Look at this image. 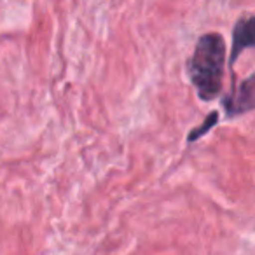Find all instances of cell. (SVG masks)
<instances>
[{
    "instance_id": "1",
    "label": "cell",
    "mask_w": 255,
    "mask_h": 255,
    "mask_svg": "<svg viewBox=\"0 0 255 255\" xmlns=\"http://www.w3.org/2000/svg\"><path fill=\"white\" fill-rule=\"evenodd\" d=\"M226 40L220 33L210 32L198 39L196 49L187 61V74L201 100L210 102L222 91Z\"/></svg>"
},
{
    "instance_id": "2",
    "label": "cell",
    "mask_w": 255,
    "mask_h": 255,
    "mask_svg": "<svg viewBox=\"0 0 255 255\" xmlns=\"http://www.w3.org/2000/svg\"><path fill=\"white\" fill-rule=\"evenodd\" d=\"M227 116H238L255 109V74L247 77L231 95L222 100Z\"/></svg>"
},
{
    "instance_id": "3",
    "label": "cell",
    "mask_w": 255,
    "mask_h": 255,
    "mask_svg": "<svg viewBox=\"0 0 255 255\" xmlns=\"http://www.w3.org/2000/svg\"><path fill=\"white\" fill-rule=\"evenodd\" d=\"M248 47H255V16H243L234 25L231 63H234L241 51L248 49Z\"/></svg>"
},
{
    "instance_id": "4",
    "label": "cell",
    "mask_w": 255,
    "mask_h": 255,
    "mask_svg": "<svg viewBox=\"0 0 255 255\" xmlns=\"http://www.w3.org/2000/svg\"><path fill=\"white\" fill-rule=\"evenodd\" d=\"M219 121V112H215L213 110L212 114H208V117L205 119V123L203 124H199L198 128H194L191 133H189V136H187V142H196V140L199 138V136H203L205 133H208L210 129H212L213 126H215V123Z\"/></svg>"
}]
</instances>
